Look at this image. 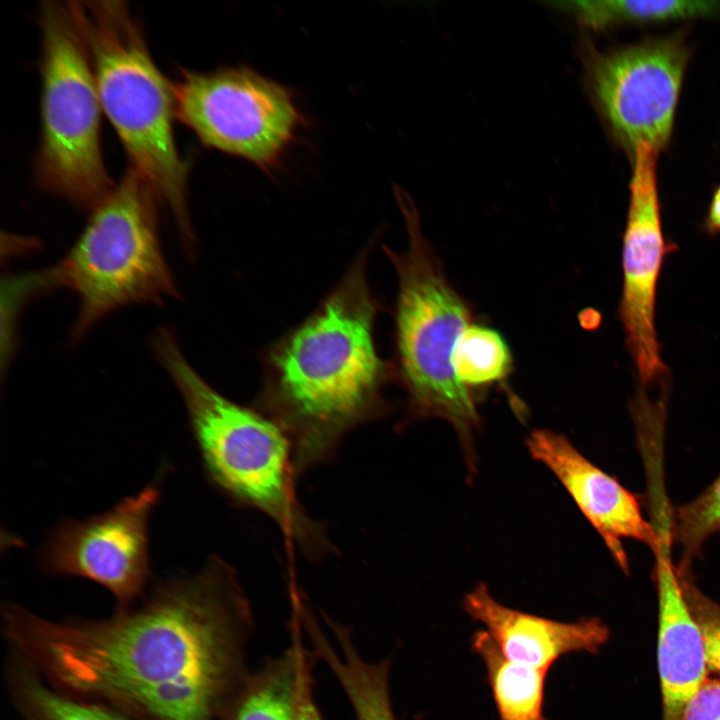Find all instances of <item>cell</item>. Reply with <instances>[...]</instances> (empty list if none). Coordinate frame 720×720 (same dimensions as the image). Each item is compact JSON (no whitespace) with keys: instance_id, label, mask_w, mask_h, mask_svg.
<instances>
[{"instance_id":"30bf717a","label":"cell","mask_w":720,"mask_h":720,"mask_svg":"<svg viewBox=\"0 0 720 720\" xmlns=\"http://www.w3.org/2000/svg\"><path fill=\"white\" fill-rule=\"evenodd\" d=\"M648 144L632 156L630 198L623 233V286L618 307L625 345L640 384L665 382L669 373L662 360L655 312L657 288L665 258L678 249L664 235L657 185V157Z\"/></svg>"},{"instance_id":"44dd1931","label":"cell","mask_w":720,"mask_h":720,"mask_svg":"<svg viewBox=\"0 0 720 720\" xmlns=\"http://www.w3.org/2000/svg\"><path fill=\"white\" fill-rule=\"evenodd\" d=\"M720 532V474L697 497L675 507L670 513L672 545L681 549L678 565L689 566L704 542Z\"/></svg>"},{"instance_id":"d6986e66","label":"cell","mask_w":720,"mask_h":720,"mask_svg":"<svg viewBox=\"0 0 720 720\" xmlns=\"http://www.w3.org/2000/svg\"><path fill=\"white\" fill-rule=\"evenodd\" d=\"M297 667L290 647L284 657L247 681L235 699L230 720H295Z\"/></svg>"},{"instance_id":"5bb4252c","label":"cell","mask_w":720,"mask_h":720,"mask_svg":"<svg viewBox=\"0 0 720 720\" xmlns=\"http://www.w3.org/2000/svg\"><path fill=\"white\" fill-rule=\"evenodd\" d=\"M463 608L484 625L506 658L540 669L549 670L569 653H596L609 638L599 618L562 622L519 611L498 602L484 583L465 595Z\"/></svg>"},{"instance_id":"9c48e42d","label":"cell","mask_w":720,"mask_h":720,"mask_svg":"<svg viewBox=\"0 0 720 720\" xmlns=\"http://www.w3.org/2000/svg\"><path fill=\"white\" fill-rule=\"evenodd\" d=\"M583 48L588 88L615 142L630 157L643 143L664 150L690 57L685 40L675 34L605 52Z\"/></svg>"},{"instance_id":"e0dca14e","label":"cell","mask_w":720,"mask_h":720,"mask_svg":"<svg viewBox=\"0 0 720 720\" xmlns=\"http://www.w3.org/2000/svg\"><path fill=\"white\" fill-rule=\"evenodd\" d=\"M321 660L344 690L356 720H397L389 691V661H366L352 638L339 640L337 649L327 647Z\"/></svg>"},{"instance_id":"8fae6325","label":"cell","mask_w":720,"mask_h":720,"mask_svg":"<svg viewBox=\"0 0 720 720\" xmlns=\"http://www.w3.org/2000/svg\"><path fill=\"white\" fill-rule=\"evenodd\" d=\"M159 498L150 484L104 513L62 522L41 549L42 568L102 585L119 609L133 606L150 577L148 524Z\"/></svg>"},{"instance_id":"3957f363","label":"cell","mask_w":720,"mask_h":720,"mask_svg":"<svg viewBox=\"0 0 720 720\" xmlns=\"http://www.w3.org/2000/svg\"><path fill=\"white\" fill-rule=\"evenodd\" d=\"M86 45L102 111L130 162L192 239L188 165L177 148L172 81L151 56L143 30L123 1H69Z\"/></svg>"},{"instance_id":"6da1fadb","label":"cell","mask_w":720,"mask_h":720,"mask_svg":"<svg viewBox=\"0 0 720 720\" xmlns=\"http://www.w3.org/2000/svg\"><path fill=\"white\" fill-rule=\"evenodd\" d=\"M247 621L236 574L217 557L101 620L3 609L15 653L45 681L136 720H218L231 706Z\"/></svg>"},{"instance_id":"5b68a950","label":"cell","mask_w":720,"mask_h":720,"mask_svg":"<svg viewBox=\"0 0 720 720\" xmlns=\"http://www.w3.org/2000/svg\"><path fill=\"white\" fill-rule=\"evenodd\" d=\"M405 219L406 250L384 247L398 277L395 342L398 373L415 417H439L457 433L469 471L475 472V433L480 416L468 387L455 376L451 357L471 315L463 298L446 279L424 238L418 212L398 188Z\"/></svg>"},{"instance_id":"2e32d148","label":"cell","mask_w":720,"mask_h":720,"mask_svg":"<svg viewBox=\"0 0 720 720\" xmlns=\"http://www.w3.org/2000/svg\"><path fill=\"white\" fill-rule=\"evenodd\" d=\"M7 675L11 697L24 720H133L108 704L59 691L16 653Z\"/></svg>"},{"instance_id":"9a60e30c","label":"cell","mask_w":720,"mask_h":720,"mask_svg":"<svg viewBox=\"0 0 720 720\" xmlns=\"http://www.w3.org/2000/svg\"><path fill=\"white\" fill-rule=\"evenodd\" d=\"M472 648L481 657L500 720H548L543 712L549 670L506 658L486 630H478Z\"/></svg>"},{"instance_id":"cb8c5ba5","label":"cell","mask_w":720,"mask_h":720,"mask_svg":"<svg viewBox=\"0 0 720 720\" xmlns=\"http://www.w3.org/2000/svg\"><path fill=\"white\" fill-rule=\"evenodd\" d=\"M679 720H720V679H706L687 702Z\"/></svg>"},{"instance_id":"7c38bea8","label":"cell","mask_w":720,"mask_h":720,"mask_svg":"<svg viewBox=\"0 0 720 720\" xmlns=\"http://www.w3.org/2000/svg\"><path fill=\"white\" fill-rule=\"evenodd\" d=\"M526 446L558 478L623 572L629 573L623 539L656 549L659 535L643 516L639 496L588 460L564 435L535 429Z\"/></svg>"},{"instance_id":"277c9868","label":"cell","mask_w":720,"mask_h":720,"mask_svg":"<svg viewBox=\"0 0 720 720\" xmlns=\"http://www.w3.org/2000/svg\"><path fill=\"white\" fill-rule=\"evenodd\" d=\"M154 344L185 402L209 479L233 501L270 517L306 553L327 552L324 528L298 501V474L286 433L259 410L214 390L187 362L169 332H159Z\"/></svg>"},{"instance_id":"8992f818","label":"cell","mask_w":720,"mask_h":720,"mask_svg":"<svg viewBox=\"0 0 720 720\" xmlns=\"http://www.w3.org/2000/svg\"><path fill=\"white\" fill-rule=\"evenodd\" d=\"M40 142L35 174L40 187L91 210L115 185L101 145V112L90 57L69 1L43 2Z\"/></svg>"},{"instance_id":"52a82bcc","label":"cell","mask_w":720,"mask_h":720,"mask_svg":"<svg viewBox=\"0 0 720 720\" xmlns=\"http://www.w3.org/2000/svg\"><path fill=\"white\" fill-rule=\"evenodd\" d=\"M157 195L128 167L92 209L78 240L49 281L71 288L80 299L75 335L107 313L132 303H161L176 295L164 259L157 223Z\"/></svg>"},{"instance_id":"ba28073f","label":"cell","mask_w":720,"mask_h":720,"mask_svg":"<svg viewBox=\"0 0 720 720\" xmlns=\"http://www.w3.org/2000/svg\"><path fill=\"white\" fill-rule=\"evenodd\" d=\"M175 115L207 148L272 175L306 120L289 87L247 65L182 69L172 81Z\"/></svg>"},{"instance_id":"603a6c76","label":"cell","mask_w":720,"mask_h":720,"mask_svg":"<svg viewBox=\"0 0 720 720\" xmlns=\"http://www.w3.org/2000/svg\"><path fill=\"white\" fill-rule=\"evenodd\" d=\"M292 649L297 667L296 713L295 720H323L312 694L310 664L303 648L301 627H291Z\"/></svg>"},{"instance_id":"ffe728a7","label":"cell","mask_w":720,"mask_h":720,"mask_svg":"<svg viewBox=\"0 0 720 720\" xmlns=\"http://www.w3.org/2000/svg\"><path fill=\"white\" fill-rule=\"evenodd\" d=\"M451 363L463 385L479 386L505 378L511 371L512 357L499 332L472 324L457 339Z\"/></svg>"},{"instance_id":"d4e9b609","label":"cell","mask_w":720,"mask_h":720,"mask_svg":"<svg viewBox=\"0 0 720 720\" xmlns=\"http://www.w3.org/2000/svg\"><path fill=\"white\" fill-rule=\"evenodd\" d=\"M703 229L710 236L720 234V185L713 192L704 218Z\"/></svg>"},{"instance_id":"7a4b0ae2","label":"cell","mask_w":720,"mask_h":720,"mask_svg":"<svg viewBox=\"0 0 720 720\" xmlns=\"http://www.w3.org/2000/svg\"><path fill=\"white\" fill-rule=\"evenodd\" d=\"M368 250L302 323L266 351L257 410L288 436L297 474L327 462L343 437L386 411Z\"/></svg>"},{"instance_id":"ac0fdd59","label":"cell","mask_w":720,"mask_h":720,"mask_svg":"<svg viewBox=\"0 0 720 720\" xmlns=\"http://www.w3.org/2000/svg\"><path fill=\"white\" fill-rule=\"evenodd\" d=\"M595 32L622 24H653L720 16V1L583 0L551 3Z\"/></svg>"},{"instance_id":"4fadbf2b","label":"cell","mask_w":720,"mask_h":720,"mask_svg":"<svg viewBox=\"0 0 720 720\" xmlns=\"http://www.w3.org/2000/svg\"><path fill=\"white\" fill-rule=\"evenodd\" d=\"M658 535L659 544L653 551V577L658 597L657 658L662 720H679L687 702L706 680L708 666L700 630L671 561L670 533L660 530Z\"/></svg>"},{"instance_id":"7402d4cb","label":"cell","mask_w":720,"mask_h":720,"mask_svg":"<svg viewBox=\"0 0 720 720\" xmlns=\"http://www.w3.org/2000/svg\"><path fill=\"white\" fill-rule=\"evenodd\" d=\"M680 586L700 630L708 670L720 673V605L696 585L690 566L677 565Z\"/></svg>"}]
</instances>
